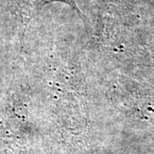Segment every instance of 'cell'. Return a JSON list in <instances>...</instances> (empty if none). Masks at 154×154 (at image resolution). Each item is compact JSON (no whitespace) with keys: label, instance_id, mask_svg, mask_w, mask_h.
Here are the masks:
<instances>
[{"label":"cell","instance_id":"1","mask_svg":"<svg viewBox=\"0 0 154 154\" xmlns=\"http://www.w3.org/2000/svg\"><path fill=\"white\" fill-rule=\"evenodd\" d=\"M54 2H60V3H63V4H66L69 7H71L74 11L76 12L77 14L80 16V17L82 18L84 23L86 24L87 28L88 27V19L86 16L82 13V11L80 10V8L77 6L76 2L75 0H26V3L28 4V14H27V17H26V22H25V29H24V32L23 34L25 33V30L28 27V23L31 22V20L33 19V17H35L39 11L42 10V8L46 5H49L51 3H54Z\"/></svg>","mask_w":154,"mask_h":154}]
</instances>
